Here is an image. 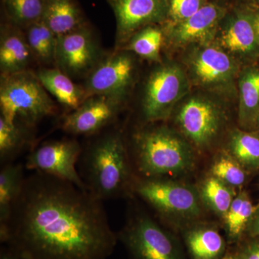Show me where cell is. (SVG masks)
<instances>
[{
	"label": "cell",
	"instance_id": "1",
	"mask_svg": "<svg viewBox=\"0 0 259 259\" xmlns=\"http://www.w3.org/2000/svg\"><path fill=\"white\" fill-rule=\"evenodd\" d=\"M0 241L29 259H107L118 238L103 201L39 172L25 177Z\"/></svg>",
	"mask_w": 259,
	"mask_h": 259
},
{
	"label": "cell",
	"instance_id": "2",
	"mask_svg": "<svg viewBox=\"0 0 259 259\" xmlns=\"http://www.w3.org/2000/svg\"><path fill=\"white\" fill-rule=\"evenodd\" d=\"M78 166L87 190L97 199L109 200L133 193L132 164L120 131L105 133L82 148Z\"/></svg>",
	"mask_w": 259,
	"mask_h": 259
},
{
	"label": "cell",
	"instance_id": "3",
	"mask_svg": "<svg viewBox=\"0 0 259 259\" xmlns=\"http://www.w3.org/2000/svg\"><path fill=\"white\" fill-rule=\"evenodd\" d=\"M145 126L133 135L135 168L141 178L175 177L194 166V148L176 128Z\"/></svg>",
	"mask_w": 259,
	"mask_h": 259
},
{
	"label": "cell",
	"instance_id": "4",
	"mask_svg": "<svg viewBox=\"0 0 259 259\" xmlns=\"http://www.w3.org/2000/svg\"><path fill=\"white\" fill-rule=\"evenodd\" d=\"M231 100L192 89L172 114L177 131L194 149L207 151L223 136L230 122Z\"/></svg>",
	"mask_w": 259,
	"mask_h": 259
},
{
	"label": "cell",
	"instance_id": "5",
	"mask_svg": "<svg viewBox=\"0 0 259 259\" xmlns=\"http://www.w3.org/2000/svg\"><path fill=\"white\" fill-rule=\"evenodd\" d=\"M192 85L233 101L243 66L212 41L191 45L179 53V59Z\"/></svg>",
	"mask_w": 259,
	"mask_h": 259
},
{
	"label": "cell",
	"instance_id": "6",
	"mask_svg": "<svg viewBox=\"0 0 259 259\" xmlns=\"http://www.w3.org/2000/svg\"><path fill=\"white\" fill-rule=\"evenodd\" d=\"M1 117L10 123L23 124L33 128L46 117L55 115L54 100L30 70L1 75Z\"/></svg>",
	"mask_w": 259,
	"mask_h": 259
},
{
	"label": "cell",
	"instance_id": "7",
	"mask_svg": "<svg viewBox=\"0 0 259 259\" xmlns=\"http://www.w3.org/2000/svg\"><path fill=\"white\" fill-rule=\"evenodd\" d=\"M192 90L180 61L168 59L151 70L145 81L141 101V118L146 124L171 118L179 103Z\"/></svg>",
	"mask_w": 259,
	"mask_h": 259
},
{
	"label": "cell",
	"instance_id": "8",
	"mask_svg": "<svg viewBox=\"0 0 259 259\" xmlns=\"http://www.w3.org/2000/svg\"><path fill=\"white\" fill-rule=\"evenodd\" d=\"M133 193L151 206L162 217L193 223L202 214L199 191L192 186L160 178L135 180Z\"/></svg>",
	"mask_w": 259,
	"mask_h": 259
},
{
	"label": "cell",
	"instance_id": "9",
	"mask_svg": "<svg viewBox=\"0 0 259 259\" xmlns=\"http://www.w3.org/2000/svg\"><path fill=\"white\" fill-rule=\"evenodd\" d=\"M117 235L131 259H185L175 237L141 211L130 214Z\"/></svg>",
	"mask_w": 259,
	"mask_h": 259
},
{
	"label": "cell",
	"instance_id": "10",
	"mask_svg": "<svg viewBox=\"0 0 259 259\" xmlns=\"http://www.w3.org/2000/svg\"><path fill=\"white\" fill-rule=\"evenodd\" d=\"M138 64L136 55L125 50H115L102 57L87 76L83 85L88 97L105 95L125 102L136 83Z\"/></svg>",
	"mask_w": 259,
	"mask_h": 259
},
{
	"label": "cell",
	"instance_id": "11",
	"mask_svg": "<svg viewBox=\"0 0 259 259\" xmlns=\"http://www.w3.org/2000/svg\"><path fill=\"white\" fill-rule=\"evenodd\" d=\"M235 0H209L190 18L175 25H162L164 32L163 50L169 54L197 44L212 41L220 22Z\"/></svg>",
	"mask_w": 259,
	"mask_h": 259
},
{
	"label": "cell",
	"instance_id": "12",
	"mask_svg": "<svg viewBox=\"0 0 259 259\" xmlns=\"http://www.w3.org/2000/svg\"><path fill=\"white\" fill-rule=\"evenodd\" d=\"M81 151L82 148L76 140L47 141L31 150L27 156L25 168L61 179L88 190L78 171Z\"/></svg>",
	"mask_w": 259,
	"mask_h": 259
},
{
	"label": "cell",
	"instance_id": "13",
	"mask_svg": "<svg viewBox=\"0 0 259 259\" xmlns=\"http://www.w3.org/2000/svg\"><path fill=\"white\" fill-rule=\"evenodd\" d=\"M213 42L242 66L259 62V44L246 12L235 0L218 25Z\"/></svg>",
	"mask_w": 259,
	"mask_h": 259
},
{
	"label": "cell",
	"instance_id": "14",
	"mask_svg": "<svg viewBox=\"0 0 259 259\" xmlns=\"http://www.w3.org/2000/svg\"><path fill=\"white\" fill-rule=\"evenodd\" d=\"M102 57L89 22L74 31L57 37L56 67L71 78L87 77Z\"/></svg>",
	"mask_w": 259,
	"mask_h": 259
},
{
	"label": "cell",
	"instance_id": "15",
	"mask_svg": "<svg viewBox=\"0 0 259 259\" xmlns=\"http://www.w3.org/2000/svg\"><path fill=\"white\" fill-rule=\"evenodd\" d=\"M116 20L115 50L124 47L141 29L163 25L166 20V0H106Z\"/></svg>",
	"mask_w": 259,
	"mask_h": 259
},
{
	"label": "cell",
	"instance_id": "16",
	"mask_svg": "<svg viewBox=\"0 0 259 259\" xmlns=\"http://www.w3.org/2000/svg\"><path fill=\"white\" fill-rule=\"evenodd\" d=\"M125 102L105 95L88 97L76 110L63 117L60 127L75 136H93L111 125Z\"/></svg>",
	"mask_w": 259,
	"mask_h": 259
},
{
	"label": "cell",
	"instance_id": "17",
	"mask_svg": "<svg viewBox=\"0 0 259 259\" xmlns=\"http://www.w3.org/2000/svg\"><path fill=\"white\" fill-rule=\"evenodd\" d=\"M3 17L0 32V71L1 75L28 71L35 60L23 29Z\"/></svg>",
	"mask_w": 259,
	"mask_h": 259
},
{
	"label": "cell",
	"instance_id": "18",
	"mask_svg": "<svg viewBox=\"0 0 259 259\" xmlns=\"http://www.w3.org/2000/svg\"><path fill=\"white\" fill-rule=\"evenodd\" d=\"M238 122L240 128L255 131L259 114V62L241 68L237 81Z\"/></svg>",
	"mask_w": 259,
	"mask_h": 259
},
{
	"label": "cell",
	"instance_id": "19",
	"mask_svg": "<svg viewBox=\"0 0 259 259\" xmlns=\"http://www.w3.org/2000/svg\"><path fill=\"white\" fill-rule=\"evenodd\" d=\"M183 238L192 259H221L227 252L226 240L211 225L193 223L185 227Z\"/></svg>",
	"mask_w": 259,
	"mask_h": 259
},
{
	"label": "cell",
	"instance_id": "20",
	"mask_svg": "<svg viewBox=\"0 0 259 259\" xmlns=\"http://www.w3.org/2000/svg\"><path fill=\"white\" fill-rule=\"evenodd\" d=\"M35 74L48 93L70 112L78 108L88 98L83 87L75 83L58 68H44Z\"/></svg>",
	"mask_w": 259,
	"mask_h": 259
},
{
	"label": "cell",
	"instance_id": "21",
	"mask_svg": "<svg viewBox=\"0 0 259 259\" xmlns=\"http://www.w3.org/2000/svg\"><path fill=\"white\" fill-rule=\"evenodd\" d=\"M42 20L56 37L74 31L89 22L76 0H46Z\"/></svg>",
	"mask_w": 259,
	"mask_h": 259
},
{
	"label": "cell",
	"instance_id": "22",
	"mask_svg": "<svg viewBox=\"0 0 259 259\" xmlns=\"http://www.w3.org/2000/svg\"><path fill=\"white\" fill-rule=\"evenodd\" d=\"M225 149L247 171L259 169V131L232 129Z\"/></svg>",
	"mask_w": 259,
	"mask_h": 259
},
{
	"label": "cell",
	"instance_id": "23",
	"mask_svg": "<svg viewBox=\"0 0 259 259\" xmlns=\"http://www.w3.org/2000/svg\"><path fill=\"white\" fill-rule=\"evenodd\" d=\"M163 27L161 25H151L136 32L120 49L131 51L141 59L157 64L163 61L161 51L163 50Z\"/></svg>",
	"mask_w": 259,
	"mask_h": 259
},
{
	"label": "cell",
	"instance_id": "24",
	"mask_svg": "<svg viewBox=\"0 0 259 259\" xmlns=\"http://www.w3.org/2000/svg\"><path fill=\"white\" fill-rule=\"evenodd\" d=\"M258 207V205L252 203L245 191H241L237 194L223 219L230 243L236 244L243 241L250 220Z\"/></svg>",
	"mask_w": 259,
	"mask_h": 259
},
{
	"label": "cell",
	"instance_id": "25",
	"mask_svg": "<svg viewBox=\"0 0 259 259\" xmlns=\"http://www.w3.org/2000/svg\"><path fill=\"white\" fill-rule=\"evenodd\" d=\"M25 177L22 163H11L1 166L0 171V226L9 219L18 199Z\"/></svg>",
	"mask_w": 259,
	"mask_h": 259
},
{
	"label": "cell",
	"instance_id": "26",
	"mask_svg": "<svg viewBox=\"0 0 259 259\" xmlns=\"http://www.w3.org/2000/svg\"><path fill=\"white\" fill-rule=\"evenodd\" d=\"M34 59L39 64L55 65L57 37L42 20L23 30Z\"/></svg>",
	"mask_w": 259,
	"mask_h": 259
},
{
	"label": "cell",
	"instance_id": "27",
	"mask_svg": "<svg viewBox=\"0 0 259 259\" xmlns=\"http://www.w3.org/2000/svg\"><path fill=\"white\" fill-rule=\"evenodd\" d=\"M31 127L23 124L10 123L0 116V163L1 166L14 160L29 144Z\"/></svg>",
	"mask_w": 259,
	"mask_h": 259
},
{
	"label": "cell",
	"instance_id": "28",
	"mask_svg": "<svg viewBox=\"0 0 259 259\" xmlns=\"http://www.w3.org/2000/svg\"><path fill=\"white\" fill-rule=\"evenodd\" d=\"M234 190L212 175L203 180L198 190L202 203L223 219L237 195Z\"/></svg>",
	"mask_w": 259,
	"mask_h": 259
},
{
	"label": "cell",
	"instance_id": "29",
	"mask_svg": "<svg viewBox=\"0 0 259 259\" xmlns=\"http://www.w3.org/2000/svg\"><path fill=\"white\" fill-rule=\"evenodd\" d=\"M2 13L23 30L42 20L46 0H2Z\"/></svg>",
	"mask_w": 259,
	"mask_h": 259
},
{
	"label": "cell",
	"instance_id": "30",
	"mask_svg": "<svg viewBox=\"0 0 259 259\" xmlns=\"http://www.w3.org/2000/svg\"><path fill=\"white\" fill-rule=\"evenodd\" d=\"M246 170L226 149L215 155L210 166V175L232 188H241L246 181Z\"/></svg>",
	"mask_w": 259,
	"mask_h": 259
},
{
	"label": "cell",
	"instance_id": "31",
	"mask_svg": "<svg viewBox=\"0 0 259 259\" xmlns=\"http://www.w3.org/2000/svg\"><path fill=\"white\" fill-rule=\"evenodd\" d=\"M209 0H166V20L163 25L182 23L195 14Z\"/></svg>",
	"mask_w": 259,
	"mask_h": 259
},
{
	"label": "cell",
	"instance_id": "32",
	"mask_svg": "<svg viewBox=\"0 0 259 259\" xmlns=\"http://www.w3.org/2000/svg\"><path fill=\"white\" fill-rule=\"evenodd\" d=\"M239 243L236 251L240 259H259V237H249Z\"/></svg>",
	"mask_w": 259,
	"mask_h": 259
},
{
	"label": "cell",
	"instance_id": "33",
	"mask_svg": "<svg viewBox=\"0 0 259 259\" xmlns=\"http://www.w3.org/2000/svg\"><path fill=\"white\" fill-rule=\"evenodd\" d=\"M243 7L254 30L255 37L259 44V6L251 0H239Z\"/></svg>",
	"mask_w": 259,
	"mask_h": 259
},
{
	"label": "cell",
	"instance_id": "34",
	"mask_svg": "<svg viewBox=\"0 0 259 259\" xmlns=\"http://www.w3.org/2000/svg\"><path fill=\"white\" fill-rule=\"evenodd\" d=\"M0 259H29L26 255L14 248L3 245L0 249Z\"/></svg>",
	"mask_w": 259,
	"mask_h": 259
},
{
	"label": "cell",
	"instance_id": "35",
	"mask_svg": "<svg viewBox=\"0 0 259 259\" xmlns=\"http://www.w3.org/2000/svg\"><path fill=\"white\" fill-rule=\"evenodd\" d=\"M248 237H259V204L246 230Z\"/></svg>",
	"mask_w": 259,
	"mask_h": 259
},
{
	"label": "cell",
	"instance_id": "36",
	"mask_svg": "<svg viewBox=\"0 0 259 259\" xmlns=\"http://www.w3.org/2000/svg\"><path fill=\"white\" fill-rule=\"evenodd\" d=\"M221 259H240V258L236 249L233 250H227L226 254L223 255V258Z\"/></svg>",
	"mask_w": 259,
	"mask_h": 259
},
{
	"label": "cell",
	"instance_id": "37",
	"mask_svg": "<svg viewBox=\"0 0 259 259\" xmlns=\"http://www.w3.org/2000/svg\"><path fill=\"white\" fill-rule=\"evenodd\" d=\"M255 131H259V114L258 118H257L256 125H255Z\"/></svg>",
	"mask_w": 259,
	"mask_h": 259
},
{
	"label": "cell",
	"instance_id": "38",
	"mask_svg": "<svg viewBox=\"0 0 259 259\" xmlns=\"http://www.w3.org/2000/svg\"><path fill=\"white\" fill-rule=\"evenodd\" d=\"M251 1L259 6V0H251Z\"/></svg>",
	"mask_w": 259,
	"mask_h": 259
}]
</instances>
